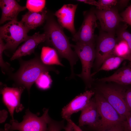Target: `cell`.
Listing matches in <instances>:
<instances>
[{"label": "cell", "mask_w": 131, "mask_h": 131, "mask_svg": "<svg viewBox=\"0 0 131 131\" xmlns=\"http://www.w3.org/2000/svg\"><path fill=\"white\" fill-rule=\"evenodd\" d=\"M45 26L44 33L46 40L56 50L62 58L69 61L71 66V74L70 77H74V66L78 60V57L72 49L69 39L66 35L63 28L52 17H47Z\"/></svg>", "instance_id": "obj_1"}, {"label": "cell", "mask_w": 131, "mask_h": 131, "mask_svg": "<svg viewBox=\"0 0 131 131\" xmlns=\"http://www.w3.org/2000/svg\"><path fill=\"white\" fill-rule=\"evenodd\" d=\"M125 99L128 107L131 112V88L126 89L125 93Z\"/></svg>", "instance_id": "obj_29"}, {"label": "cell", "mask_w": 131, "mask_h": 131, "mask_svg": "<svg viewBox=\"0 0 131 131\" xmlns=\"http://www.w3.org/2000/svg\"><path fill=\"white\" fill-rule=\"evenodd\" d=\"M93 90L95 92L94 98L101 118L97 131L122 125L124 121L116 110L99 93Z\"/></svg>", "instance_id": "obj_6"}, {"label": "cell", "mask_w": 131, "mask_h": 131, "mask_svg": "<svg viewBox=\"0 0 131 131\" xmlns=\"http://www.w3.org/2000/svg\"><path fill=\"white\" fill-rule=\"evenodd\" d=\"M8 113L5 110H3L0 112V123L4 122L7 117Z\"/></svg>", "instance_id": "obj_33"}, {"label": "cell", "mask_w": 131, "mask_h": 131, "mask_svg": "<svg viewBox=\"0 0 131 131\" xmlns=\"http://www.w3.org/2000/svg\"><path fill=\"white\" fill-rule=\"evenodd\" d=\"M65 126L64 120L57 121L51 118L48 123L47 131H61Z\"/></svg>", "instance_id": "obj_25"}, {"label": "cell", "mask_w": 131, "mask_h": 131, "mask_svg": "<svg viewBox=\"0 0 131 131\" xmlns=\"http://www.w3.org/2000/svg\"><path fill=\"white\" fill-rule=\"evenodd\" d=\"M77 1L83 2L85 3L89 4V5H94L97 7V8L99 7V5L98 3L95 0H78Z\"/></svg>", "instance_id": "obj_31"}, {"label": "cell", "mask_w": 131, "mask_h": 131, "mask_svg": "<svg viewBox=\"0 0 131 131\" xmlns=\"http://www.w3.org/2000/svg\"><path fill=\"white\" fill-rule=\"evenodd\" d=\"M119 1L116 0H99L98 1L99 7L97 9L99 10H108L119 3Z\"/></svg>", "instance_id": "obj_26"}, {"label": "cell", "mask_w": 131, "mask_h": 131, "mask_svg": "<svg viewBox=\"0 0 131 131\" xmlns=\"http://www.w3.org/2000/svg\"><path fill=\"white\" fill-rule=\"evenodd\" d=\"M46 3L44 0H27L25 7L29 11L39 12L44 9Z\"/></svg>", "instance_id": "obj_23"}, {"label": "cell", "mask_w": 131, "mask_h": 131, "mask_svg": "<svg viewBox=\"0 0 131 131\" xmlns=\"http://www.w3.org/2000/svg\"><path fill=\"white\" fill-rule=\"evenodd\" d=\"M57 53L54 49L44 46L41 49L40 59L43 63L47 65H56L63 66L59 60Z\"/></svg>", "instance_id": "obj_19"}, {"label": "cell", "mask_w": 131, "mask_h": 131, "mask_svg": "<svg viewBox=\"0 0 131 131\" xmlns=\"http://www.w3.org/2000/svg\"><path fill=\"white\" fill-rule=\"evenodd\" d=\"M6 49L5 43L0 38V65L3 70L7 69L8 64L6 63L3 60L2 57V55L4 51Z\"/></svg>", "instance_id": "obj_27"}, {"label": "cell", "mask_w": 131, "mask_h": 131, "mask_svg": "<svg viewBox=\"0 0 131 131\" xmlns=\"http://www.w3.org/2000/svg\"><path fill=\"white\" fill-rule=\"evenodd\" d=\"M94 80L98 82H113L122 85L131 84V68L122 67L109 76Z\"/></svg>", "instance_id": "obj_17"}, {"label": "cell", "mask_w": 131, "mask_h": 131, "mask_svg": "<svg viewBox=\"0 0 131 131\" xmlns=\"http://www.w3.org/2000/svg\"><path fill=\"white\" fill-rule=\"evenodd\" d=\"M100 131H125L122 125L116 126L109 129Z\"/></svg>", "instance_id": "obj_32"}, {"label": "cell", "mask_w": 131, "mask_h": 131, "mask_svg": "<svg viewBox=\"0 0 131 131\" xmlns=\"http://www.w3.org/2000/svg\"><path fill=\"white\" fill-rule=\"evenodd\" d=\"M0 7L2 10L0 24L7 21H17L19 13L26 8L25 6H21L15 0H0Z\"/></svg>", "instance_id": "obj_16"}, {"label": "cell", "mask_w": 131, "mask_h": 131, "mask_svg": "<svg viewBox=\"0 0 131 131\" xmlns=\"http://www.w3.org/2000/svg\"><path fill=\"white\" fill-rule=\"evenodd\" d=\"M124 58L125 60H127L129 61L131 64V53Z\"/></svg>", "instance_id": "obj_36"}, {"label": "cell", "mask_w": 131, "mask_h": 131, "mask_svg": "<svg viewBox=\"0 0 131 131\" xmlns=\"http://www.w3.org/2000/svg\"><path fill=\"white\" fill-rule=\"evenodd\" d=\"M46 40V36L44 32L41 34L39 32H37L32 36H29L24 43L19 46L13 53L10 60H13L33 53L37 46Z\"/></svg>", "instance_id": "obj_15"}, {"label": "cell", "mask_w": 131, "mask_h": 131, "mask_svg": "<svg viewBox=\"0 0 131 131\" xmlns=\"http://www.w3.org/2000/svg\"><path fill=\"white\" fill-rule=\"evenodd\" d=\"M71 46L74 48L82 65V72L77 75L83 80L86 88H91L94 81L91 76V70L95 57L94 42H76L75 45L71 44Z\"/></svg>", "instance_id": "obj_4"}, {"label": "cell", "mask_w": 131, "mask_h": 131, "mask_svg": "<svg viewBox=\"0 0 131 131\" xmlns=\"http://www.w3.org/2000/svg\"><path fill=\"white\" fill-rule=\"evenodd\" d=\"M130 53V50L127 43L123 40H118V42L114 49L113 55L124 58Z\"/></svg>", "instance_id": "obj_21"}, {"label": "cell", "mask_w": 131, "mask_h": 131, "mask_svg": "<svg viewBox=\"0 0 131 131\" xmlns=\"http://www.w3.org/2000/svg\"><path fill=\"white\" fill-rule=\"evenodd\" d=\"M67 124L64 129L65 131H74L71 124L68 121H67Z\"/></svg>", "instance_id": "obj_34"}, {"label": "cell", "mask_w": 131, "mask_h": 131, "mask_svg": "<svg viewBox=\"0 0 131 131\" xmlns=\"http://www.w3.org/2000/svg\"><path fill=\"white\" fill-rule=\"evenodd\" d=\"M100 83L94 90L99 93L114 108L123 120H125L131 114L125 99L126 89L123 85L115 83Z\"/></svg>", "instance_id": "obj_3"}, {"label": "cell", "mask_w": 131, "mask_h": 131, "mask_svg": "<svg viewBox=\"0 0 131 131\" xmlns=\"http://www.w3.org/2000/svg\"><path fill=\"white\" fill-rule=\"evenodd\" d=\"M29 31L20 21H10L0 27V38L5 42L6 49H15L29 38Z\"/></svg>", "instance_id": "obj_5"}, {"label": "cell", "mask_w": 131, "mask_h": 131, "mask_svg": "<svg viewBox=\"0 0 131 131\" xmlns=\"http://www.w3.org/2000/svg\"><path fill=\"white\" fill-rule=\"evenodd\" d=\"M25 88L19 86L10 87L5 85L1 89L3 102L7 107L14 120V111L18 112L22 110L24 107L20 103L21 97Z\"/></svg>", "instance_id": "obj_10"}, {"label": "cell", "mask_w": 131, "mask_h": 131, "mask_svg": "<svg viewBox=\"0 0 131 131\" xmlns=\"http://www.w3.org/2000/svg\"><path fill=\"white\" fill-rule=\"evenodd\" d=\"M127 26L125 25L119 27L117 32L118 40H123L128 44L131 53V33L127 30Z\"/></svg>", "instance_id": "obj_24"}, {"label": "cell", "mask_w": 131, "mask_h": 131, "mask_svg": "<svg viewBox=\"0 0 131 131\" xmlns=\"http://www.w3.org/2000/svg\"><path fill=\"white\" fill-rule=\"evenodd\" d=\"M97 20L99 21L102 30L106 32L114 33L122 19L117 10L112 8L108 10H94Z\"/></svg>", "instance_id": "obj_11"}, {"label": "cell", "mask_w": 131, "mask_h": 131, "mask_svg": "<svg viewBox=\"0 0 131 131\" xmlns=\"http://www.w3.org/2000/svg\"><path fill=\"white\" fill-rule=\"evenodd\" d=\"M52 82V80L48 72H46L41 74L35 82L38 88L45 90L50 88Z\"/></svg>", "instance_id": "obj_22"}, {"label": "cell", "mask_w": 131, "mask_h": 131, "mask_svg": "<svg viewBox=\"0 0 131 131\" xmlns=\"http://www.w3.org/2000/svg\"><path fill=\"white\" fill-rule=\"evenodd\" d=\"M125 59L123 57L112 55L107 58L96 71L91 74L92 77L101 71H109L117 68Z\"/></svg>", "instance_id": "obj_20"}, {"label": "cell", "mask_w": 131, "mask_h": 131, "mask_svg": "<svg viewBox=\"0 0 131 131\" xmlns=\"http://www.w3.org/2000/svg\"><path fill=\"white\" fill-rule=\"evenodd\" d=\"M10 124L6 123L5 125L4 129H0V131H9Z\"/></svg>", "instance_id": "obj_35"}, {"label": "cell", "mask_w": 131, "mask_h": 131, "mask_svg": "<svg viewBox=\"0 0 131 131\" xmlns=\"http://www.w3.org/2000/svg\"><path fill=\"white\" fill-rule=\"evenodd\" d=\"M122 126L125 131H131V113L123 121Z\"/></svg>", "instance_id": "obj_30"}, {"label": "cell", "mask_w": 131, "mask_h": 131, "mask_svg": "<svg viewBox=\"0 0 131 131\" xmlns=\"http://www.w3.org/2000/svg\"><path fill=\"white\" fill-rule=\"evenodd\" d=\"M121 16L123 22L131 25V5L121 13Z\"/></svg>", "instance_id": "obj_28"}, {"label": "cell", "mask_w": 131, "mask_h": 131, "mask_svg": "<svg viewBox=\"0 0 131 131\" xmlns=\"http://www.w3.org/2000/svg\"><path fill=\"white\" fill-rule=\"evenodd\" d=\"M47 13L44 9L37 12L28 11L23 15L20 21L29 31L42 25L47 20Z\"/></svg>", "instance_id": "obj_18"}, {"label": "cell", "mask_w": 131, "mask_h": 131, "mask_svg": "<svg viewBox=\"0 0 131 131\" xmlns=\"http://www.w3.org/2000/svg\"><path fill=\"white\" fill-rule=\"evenodd\" d=\"M94 94L93 90H88L75 97L62 109V118L67 121L71 119L73 114L81 111L87 106Z\"/></svg>", "instance_id": "obj_12"}, {"label": "cell", "mask_w": 131, "mask_h": 131, "mask_svg": "<svg viewBox=\"0 0 131 131\" xmlns=\"http://www.w3.org/2000/svg\"><path fill=\"white\" fill-rule=\"evenodd\" d=\"M48 111V109H44L42 115L38 117L27 109L22 122L11 121L9 131H47L48 123L51 118Z\"/></svg>", "instance_id": "obj_7"}, {"label": "cell", "mask_w": 131, "mask_h": 131, "mask_svg": "<svg viewBox=\"0 0 131 131\" xmlns=\"http://www.w3.org/2000/svg\"><path fill=\"white\" fill-rule=\"evenodd\" d=\"M49 71L59 73L55 67L44 64L40 58L36 57L21 62L19 69L12 77L19 86L26 88L29 93L32 86L40 75Z\"/></svg>", "instance_id": "obj_2"}, {"label": "cell", "mask_w": 131, "mask_h": 131, "mask_svg": "<svg viewBox=\"0 0 131 131\" xmlns=\"http://www.w3.org/2000/svg\"><path fill=\"white\" fill-rule=\"evenodd\" d=\"M83 15L82 23L78 31L73 35L72 40L76 42H94V31L97 26V19L94 10L84 11Z\"/></svg>", "instance_id": "obj_9"}, {"label": "cell", "mask_w": 131, "mask_h": 131, "mask_svg": "<svg viewBox=\"0 0 131 131\" xmlns=\"http://www.w3.org/2000/svg\"><path fill=\"white\" fill-rule=\"evenodd\" d=\"M100 119L95 99L91 98L87 106L81 111L78 126L80 127L87 125L97 131Z\"/></svg>", "instance_id": "obj_13"}, {"label": "cell", "mask_w": 131, "mask_h": 131, "mask_svg": "<svg viewBox=\"0 0 131 131\" xmlns=\"http://www.w3.org/2000/svg\"><path fill=\"white\" fill-rule=\"evenodd\" d=\"M77 6L78 4L64 5L54 14L60 25L68 30L73 35L76 33L74 21Z\"/></svg>", "instance_id": "obj_14"}, {"label": "cell", "mask_w": 131, "mask_h": 131, "mask_svg": "<svg viewBox=\"0 0 131 131\" xmlns=\"http://www.w3.org/2000/svg\"><path fill=\"white\" fill-rule=\"evenodd\" d=\"M118 40L114 33L103 31L99 34L95 49V57L93 67L97 71L108 57L114 55L113 51Z\"/></svg>", "instance_id": "obj_8"}]
</instances>
